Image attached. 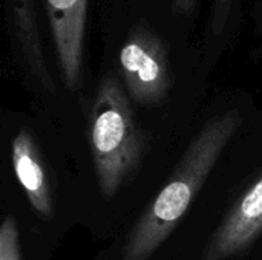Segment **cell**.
<instances>
[{"label":"cell","mask_w":262,"mask_h":260,"mask_svg":"<svg viewBox=\"0 0 262 260\" xmlns=\"http://www.w3.org/2000/svg\"><path fill=\"white\" fill-rule=\"evenodd\" d=\"M241 124L236 110L212 118L187 147L163 190L132 228L123 260H147L172 234Z\"/></svg>","instance_id":"obj_1"},{"label":"cell","mask_w":262,"mask_h":260,"mask_svg":"<svg viewBox=\"0 0 262 260\" xmlns=\"http://www.w3.org/2000/svg\"><path fill=\"white\" fill-rule=\"evenodd\" d=\"M51 23L58 64L69 89H75L83 66L88 0H41Z\"/></svg>","instance_id":"obj_4"},{"label":"cell","mask_w":262,"mask_h":260,"mask_svg":"<svg viewBox=\"0 0 262 260\" xmlns=\"http://www.w3.org/2000/svg\"><path fill=\"white\" fill-rule=\"evenodd\" d=\"M91 144L100 190L111 199L137 169L143 152V138L129 95L112 75L101 80L95 93Z\"/></svg>","instance_id":"obj_2"},{"label":"cell","mask_w":262,"mask_h":260,"mask_svg":"<svg viewBox=\"0 0 262 260\" xmlns=\"http://www.w3.org/2000/svg\"><path fill=\"white\" fill-rule=\"evenodd\" d=\"M262 233V176L233 205L215 231L203 260H226L246 250Z\"/></svg>","instance_id":"obj_5"},{"label":"cell","mask_w":262,"mask_h":260,"mask_svg":"<svg viewBox=\"0 0 262 260\" xmlns=\"http://www.w3.org/2000/svg\"><path fill=\"white\" fill-rule=\"evenodd\" d=\"M124 89L141 106L160 104L170 89V69L163 38L146 23L129 31L118 55Z\"/></svg>","instance_id":"obj_3"},{"label":"cell","mask_w":262,"mask_h":260,"mask_svg":"<svg viewBox=\"0 0 262 260\" xmlns=\"http://www.w3.org/2000/svg\"><path fill=\"white\" fill-rule=\"evenodd\" d=\"M235 0H213L212 3V12H210V28L212 32L221 34L224 28L227 26L229 17L232 14Z\"/></svg>","instance_id":"obj_9"},{"label":"cell","mask_w":262,"mask_h":260,"mask_svg":"<svg viewBox=\"0 0 262 260\" xmlns=\"http://www.w3.org/2000/svg\"><path fill=\"white\" fill-rule=\"evenodd\" d=\"M0 260H21L18 230L14 216H6L0 228Z\"/></svg>","instance_id":"obj_8"},{"label":"cell","mask_w":262,"mask_h":260,"mask_svg":"<svg viewBox=\"0 0 262 260\" xmlns=\"http://www.w3.org/2000/svg\"><path fill=\"white\" fill-rule=\"evenodd\" d=\"M6 17L12 44L28 69L48 89L54 90L41 51L35 0H6Z\"/></svg>","instance_id":"obj_7"},{"label":"cell","mask_w":262,"mask_h":260,"mask_svg":"<svg viewBox=\"0 0 262 260\" xmlns=\"http://www.w3.org/2000/svg\"><path fill=\"white\" fill-rule=\"evenodd\" d=\"M166 2L172 8V11L180 14V15L192 14L193 9L196 8V3H198V0H166Z\"/></svg>","instance_id":"obj_10"},{"label":"cell","mask_w":262,"mask_h":260,"mask_svg":"<svg viewBox=\"0 0 262 260\" xmlns=\"http://www.w3.org/2000/svg\"><path fill=\"white\" fill-rule=\"evenodd\" d=\"M12 166L32 208L41 216L51 218L54 213L51 185L40 152L26 129H20L12 141Z\"/></svg>","instance_id":"obj_6"}]
</instances>
